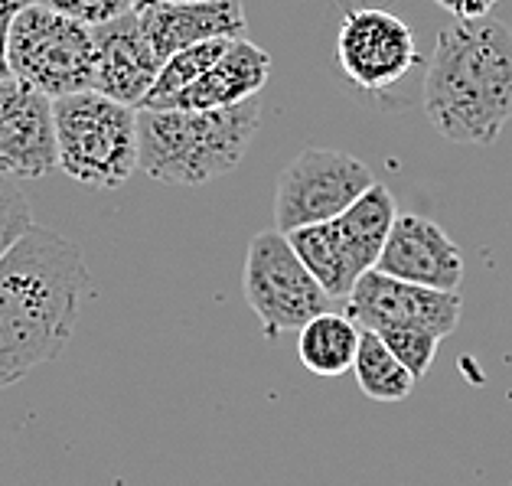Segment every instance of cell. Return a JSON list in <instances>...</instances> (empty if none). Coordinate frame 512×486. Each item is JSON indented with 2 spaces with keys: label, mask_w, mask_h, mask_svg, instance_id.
<instances>
[{
  "label": "cell",
  "mask_w": 512,
  "mask_h": 486,
  "mask_svg": "<svg viewBox=\"0 0 512 486\" xmlns=\"http://www.w3.org/2000/svg\"><path fill=\"white\" fill-rule=\"evenodd\" d=\"M85 278L79 248L36 222L0 258V392L62 356L79 323Z\"/></svg>",
  "instance_id": "obj_1"
},
{
  "label": "cell",
  "mask_w": 512,
  "mask_h": 486,
  "mask_svg": "<svg viewBox=\"0 0 512 486\" xmlns=\"http://www.w3.org/2000/svg\"><path fill=\"white\" fill-rule=\"evenodd\" d=\"M424 111L451 144L486 147L512 121V30L486 17L437 33L424 72Z\"/></svg>",
  "instance_id": "obj_2"
},
{
  "label": "cell",
  "mask_w": 512,
  "mask_h": 486,
  "mask_svg": "<svg viewBox=\"0 0 512 486\" xmlns=\"http://www.w3.org/2000/svg\"><path fill=\"white\" fill-rule=\"evenodd\" d=\"M261 128V95L226 108H137L141 170L167 186H203L232 173Z\"/></svg>",
  "instance_id": "obj_3"
},
{
  "label": "cell",
  "mask_w": 512,
  "mask_h": 486,
  "mask_svg": "<svg viewBox=\"0 0 512 486\" xmlns=\"http://www.w3.org/2000/svg\"><path fill=\"white\" fill-rule=\"evenodd\" d=\"M59 170L95 190H118L141 167L137 108L98 89L53 98Z\"/></svg>",
  "instance_id": "obj_4"
},
{
  "label": "cell",
  "mask_w": 512,
  "mask_h": 486,
  "mask_svg": "<svg viewBox=\"0 0 512 486\" xmlns=\"http://www.w3.org/2000/svg\"><path fill=\"white\" fill-rule=\"evenodd\" d=\"M10 72L53 98L95 89L92 27L27 0L10 23Z\"/></svg>",
  "instance_id": "obj_5"
},
{
  "label": "cell",
  "mask_w": 512,
  "mask_h": 486,
  "mask_svg": "<svg viewBox=\"0 0 512 486\" xmlns=\"http://www.w3.org/2000/svg\"><path fill=\"white\" fill-rule=\"evenodd\" d=\"M242 288L248 307L255 310L261 330L271 340L281 333L301 330L310 317L336 304L281 229L258 232L248 242Z\"/></svg>",
  "instance_id": "obj_6"
},
{
  "label": "cell",
  "mask_w": 512,
  "mask_h": 486,
  "mask_svg": "<svg viewBox=\"0 0 512 486\" xmlns=\"http://www.w3.org/2000/svg\"><path fill=\"white\" fill-rule=\"evenodd\" d=\"M376 183L369 164L346 151L307 147L284 167L274 193V226L281 232L336 219Z\"/></svg>",
  "instance_id": "obj_7"
},
{
  "label": "cell",
  "mask_w": 512,
  "mask_h": 486,
  "mask_svg": "<svg viewBox=\"0 0 512 486\" xmlns=\"http://www.w3.org/2000/svg\"><path fill=\"white\" fill-rule=\"evenodd\" d=\"M346 314L353 317L359 327L369 330H428L451 336L460 323V301L457 291L424 288L415 281L392 278L379 268H369L356 281V288L346 297Z\"/></svg>",
  "instance_id": "obj_8"
},
{
  "label": "cell",
  "mask_w": 512,
  "mask_h": 486,
  "mask_svg": "<svg viewBox=\"0 0 512 486\" xmlns=\"http://www.w3.org/2000/svg\"><path fill=\"white\" fill-rule=\"evenodd\" d=\"M415 33L402 20L379 7L349 10L336 33V62L366 92H385L418 66Z\"/></svg>",
  "instance_id": "obj_9"
},
{
  "label": "cell",
  "mask_w": 512,
  "mask_h": 486,
  "mask_svg": "<svg viewBox=\"0 0 512 486\" xmlns=\"http://www.w3.org/2000/svg\"><path fill=\"white\" fill-rule=\"evenodd\" d=\"M59 170L53 95L17 76L0 79V173L43 180Z\"/></svg>",
  "instance_id": "obj_10"
},
{
  "label": "cell",
  "mask_w": 512,
  "mask_h": 486,
  "mask_svg": "<svg viewBox=\"0 0 512 486\" xmlns=\"http://www.w3.org/2000/svg\"><path fill=\"white\" fill-rule=\"evenodd\" d=\"M376 268L392 278L441 291H457L464 281V255L457 242L434 219L415 213L395 216Z\"/></svg>",
  "instance_id": "obj_11"
},
{
  "label": "cell",
  "mask_w": 512,
  "mask_h": 486,
  "mask_svg": "<svg viewBox=\"0 0 512 486\" xmlns=\"http://www.w3.org/2000/svg\"><path fill=\"white\" fill-rule=\"evenodd\" d=\"M95 89L118 102L141 108L164 62L141 33L134 7L105 23H95Z\"/></svg>",
  "instance_id": "obj_12"
},
{
  "label": "cell",
  "mask_w": 512,
  "mask_h": 486,
  "mask_svg": "<svg viewBox=\"0 0 512 486\" xmlns=\"http://www.w3.org/2000/svg\"><path fill=\"white\" fill-rule=\"evenodd\" d=\"M141 33L164 62L183 46L216 40V36H245L242 0H154L134 7Z\"/></svg>",
  "instance_id": "obj_13"
},
{
  "label": "cell",
  "mask_w": 512,
  "mask_h": 486,
  "mask_svg": "<svg viewBox=\"0 0 512 486\" xmlns=\"http://www.w3.org/2000/svg\"><path fill=\"white\" fill-rule=\"evenodd\" d=\"M271 76V56L245 36H235L232 46L212 66L177 95L157 108H226L245 98L261 95Z\"/></svg>",
  "instance_id": "obj_14"
},
{
  "label": "cell",
  "mask_w": 512,
  "mask_h": 486,
  "mask_svg": "<svg viewBox=\"0 0 512 486\" xmlns=\"http://www.w3.org/2000/svg\"><path fill=\"white\" fill-rule=\"evenodd\" d=\"M395 196L385 183H372L366 193L349 209H343L340 216H336V232H340V239L346 245L349 258H353V265L359 274H366L369 268H376V261L385 248V239H389V232L395 226Z\"/></svg>",
  "instance_id": "obj_15"
},
{
  "label": "cell",
  "mask_w": 512,
  "mask_h": 486,
  "mask_svg": "<svg viewBox=\"0 0 512 486\" xmlns=\"http://www.w3.org/2000/svg\"><path fill=\"white\" fill-rule=\"evenodd\" d=\"M362 327L349 314H336V310H323V314L310 317L301 330H297V356L307 372L323 379H336L353 369V359L359 350Z\"/></svg>",
  "instance_id": "obj_16"
},
{
  "label": "cell",
  "mask_w": 512,
  "mask_h": 486,
  "mask_svg": "<svg viewBox=\"0 0 512 486\" xmlns=\"http://www.w3.org/2000/svg\"><path fill=\"white\" fill-rule=\"evenodd\" d=\"M287 239H291L294 252L301 255L310 274L327 288L333 301H346L362 274L356 271L353 258H349L340 232H336V222L327 219V222H314V226L291 229Z\"/></svg>",
  "instance_id": "obj_17"
},
{
  "label": "cell",
  "mask_w": 512,
  "mask_h": 486,
  "mask_svg": "<svg viewBox=\"0 0 512 486\" xmlns=\"http://www.w3.org/2000/svg\"><path fill=\"white\" fill-rule=\"evenodd\" d=\"M353 372H356L359 392L372 398V402H385V405L405 402L418 385L415 372H411L402 359L392 353V346L369 327H362V333H359Z\"/></svg>",
  "instance_id": "obj_18"
},
{
  "label": "cell",
  "mask_w": 512,
  "mask_h": 486,
  "mask_svg": "<svg viewBox=\"0 0 512 486\" xmlns=\"http://www.w3.org/2000/svg\"><path fill=\"white\" fill-rule=\"evenodd\" d=\"M232 40H235V36H216V40H203V43L183 46L173 56H167L164 66H160V72H157V79H154V89L147 92L141 108L164 105L170 95H177L190 82H196L212 66V62L226 53V49L232 46Z\"/></svg>",
  "instance_id": "obj_19"
},
{
  "label": "cell",
  "mask_w": 512,
  "mask_h": 486,
  "mask_svg": "<svg viewBox=\"0 0 512 486\" xmlns=\"http://www.w3.org/2000/svg\"><path fill=\"white\" fill-rule=\"evenodd\" d=\"M379 336L392 346V353L415 372V379L428 376V369L437 356V346H441V336L428 330H382Z\"/></svg>",
  "instance_id": "obj_20"
},
{
  "label": "cell",
  "mask_w": 512,
  "mask_h": 486,
  "mask_svg": "<svg viewBox=\"0 0 512 486\" xmlns=\"http://www.w3.org/2000/svg\"><path fill=\"white\" fill-rule=\"evenodd\" d=\"M33 226V213L27 196L17 190V183L0 173V258L17 245V239Z\"/></svg>",
  "instance_id": "obj_21"
},
{
  "label": "cell",
  "mask_w": 512,
  "mask_h": 486,
  "mask_svg": "<svg viewBox=\"0 0 512 486\" xmlns=\"http://www.w3.org/2000/svg\"><path fill=\"white\" fill-rule=\"evenodd\" d=\"M33 4H43L49 10H59V14L76 17L82 23H89V27H95V23H105L111 17L124 14V10H131L134 0H33Z\"/></svg>",
  "instance_id": "obj_22"
},
{
  "label": "cell",
  "mask_w": 512,
  "mask_h": 486,
  "mask_svg": "<svg viewBox=\"0 0 512 486\" xmlns=\"http://www.w3.org/2000/svg\"><path fill=\"white\" fill-rule=\"evenodd\" d=\"M27 4V0H0V79L14 76L10 72V23H14L17 10Z\"/></svg>",
  "instance_id": "obj_23"
},
{
  "label": "cell",
  "mask_w": 512,
  "mask_h": 486,
  "mask_svg": "<svg viewBox=\"0 0 512 486\" xmlns=\"http://www.w3.org/2000/svg\"><path fill=\"white\" fill-rule=\"evenodd\" d=\"M437 7L447 10L454 20H473V17H486L499 0H434Z\"/></svg>",
  "instance_id": "obj_24"
},
{
  "label": "cell",
  "mask_w": 512,
  "mask_h": 486,
  "mask_svg": "<svg viewBox=\"0 0 512 486\" xmlns=\"http://www.w3.org/2000/svg\"><path fill=\"white\" fill-rule=\"evenodd\" d=\"M137 4H154V0H134V7H137Z\"/></svg>",
  "instance_id": "obj_25"
}]
</instances>
